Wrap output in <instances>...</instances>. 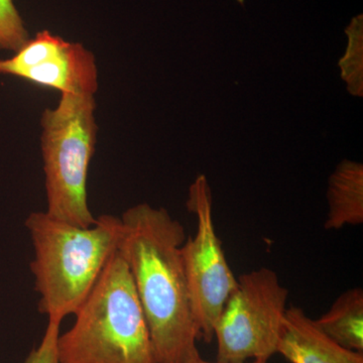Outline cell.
Instances as JSON below:
<instances>
[{"label": "cell", "mask_w": 363, "mask_h": 363, "mask_svg": "<svg viewBox=\"0 0 363 363\" xmlns=\"http://www.w3.org/2000/svg\"><path fill=\"white\" fill-rule=\"evenodd\" d=\"M118 252L130 269L157 363L201 357L181 247L185 228L164 208L140 203L121 215Z\"/></svg>", "instance_id": "1"}, {"label": "cell", "mask_w": 363, "mask_h": 363, "mask_svg": "<svg viewBox=\"0 0 363 363\" xmlns=\"http://www.w3.org/2000/svg\"><path fill=\"white\" fill-rule=\"evenodd\" d=\"M25 225L33 245L30 271L38 309L48 320L62 323L78 311L118 250L121 218L104 214L83 227L35 211Z\"/></svg>", "instance_id": "2"}, {"label": "cell", "mask_w": 363, "mask_h": 363, "mask_svg": "<svg viewBox=\"0 0 363 363\" xmlns=\"http://www.w3.org/2000/svg\"><path fill=\"white\" fill-rule=\"evenodd\" d=\"M75 321L60 333V363H157L145 313L118 250L86 298Z\"/></svg>", "instance_id": "3"}, {"label": "cell", "mask_w": 363, "mask_h": 363, "mask_svg": "<svg viewBox=\"0 0 363 363\" xmlns=\"http://www.w3.org/2000/svg\"><path fill=\"white\" fill-rule=\"evenodd\" d=\"M94 95L62 93L40 117V152L48 214L87 227L96 221L88 204L87 180L96 145Z\"/></svg>", "instance_id": "4"}, {"label": "cell", "mask_w": 363, "mask_h": 363, "mask_svg": "<svg viewBox=\"0 0 363 363\" xmlns=\"http://www.w3.org/2000/svg\"><path fill=\"white\" fill-rule=\"evenodd\" d=\"M289 291L269 267L241 274L214 327L217 360L267 362L276 354Z\"/></svg>", "instance_id": "5"}, {"label": "cell", "mask_w": 363, "mask_h": 363, "mask_svg": "<svg viewBox=\"0 0 363 363\" xmlns=\"http://www.w3.org/2000/svg\"><path fill=\"white\" fill-rule=\"evenodd\" d=\"M187 206L197 218V230L182 245V259L200 338L211 342L215 324L238 286V278L227 262L215 230L211 190L206 177L198 176L191 185Z\"/></svg>", "instance_id": "6"}, {"label": "cell", "mask_w": 363, "mask_h": 363, "mask_svg": "<svg viewBox=\"0 0 363 363\" xmlns=\"http://www.w3.org/2000/svg\"><path fill=\"white\" fill-rule=\"evenodd\" d=\"M0 75L72 94H96L98 68L93 52L49 30L30 38L13 56L0 59Z\"/></svg>", "instance_id": "7"}, {"label": "cell", "mask_w": 363, "mask_h": 363, "mask_svg": "<svg viewBox=\"0 0 363 363\" xmlns=\"http://www.w3.org/2000/svg\"><path fill=\"white\" fill-rule=\"evenodd\" d=\"M277 353L291 363H363V353L339 345L300 307L284 316Z\"/></svg>", "instance_id": "8"}, {"label": "cell", "mask_w": 363, "mask_h": 363, "mask_svg": "<svg viewBox=\"0 0 363 363\" xmlns=\"http://www.w3.org/2000/svg\"><path fill=\"white\" fill-rule=\"evenodd\" d=\"M327 199L329 212L325 229L338 230L344 226L362 224V164L346 160L341 162L329 179Z\"/></svg>", "instance_id": "9"}, {"label": "cell", "mask_w": 363, "mask_h": 363, "mask_svg": "<svg viewBox=\"0 0 363 363\" xmlns=\"http://www.w3.org/2000/svg\"><path fill=\"white\" fill-rule=\"evenodd\" d=\"M320 330L339 345L363 353V290L353 288L341 294L330 309L314 320Z\"/></svg>", "instance_id": "10"}, {"label": "cell", "mask_w": 363, "mask_h": 363, "mask_svg": "<svg viewBox=\"0 0 363 363\" xmlns=\"http://www.w3.org/2000/svg\"><path fill=\"white\" fill-rule=\"evenodd\" d=\"M348 35V49L341 59L342 77L348 83V88L353 95L362 96V40L363 18L362 14L352 18L346 28Z\"/></svg>", "instance_id": "11"}, {"label": "cell", "mask_w": 363, "mask_h": 363, "mask_svg": "<svg viewBox=\"0 0 363 363\" xmlns=\"http://www.w3.org/2000/svg\"><path fill=\"white\" fill-rule=\"evenodd\" d=\"M30 38L13 0H0V50L18 51Z\"/></svg>", "instance_id": "12"}, {"label": "cell", "mask_w": 363, "mask_h": 363, "mask_svg": "<svg viewBox=\"0 0 363 363\" xmlns=\"http://www.w3.org/2000/svg\"><path fill=\"white\" fill-rule=\"evenodd\" d=\"M59 322L48 320L47 327L42 340L37 347L30 351L25 363H60L57 342L61 331Z\"/></svg>", "instance_id": "13"}, {"label": "cell", "mask_w": 363, "mask_h": 363, "mask_svg": "<svg viewBox=\"0 0 363 363\" xmlns=\"http://www.w3.org/2000/svg\"><path fill=\"white\" fill-rule=\"evenodd\" d=\"M188 363H223V362H206V360L202 359L201 357L198 358V359L193 360V362H190ZM252 363H267V362H262V360H253Z\"/></svg>", "instance_id": "14"}]
</instances>
